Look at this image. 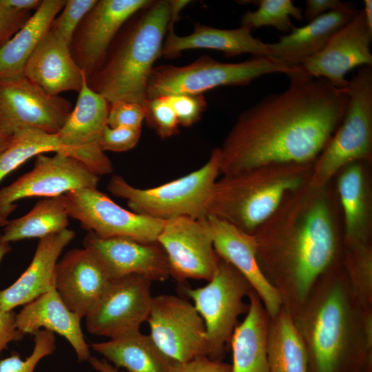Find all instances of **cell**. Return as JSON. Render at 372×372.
Segmentation results:
<instances>
[{
    "label": "cell",
    "instance_id": "603a6c76",
    "mask_svg": "<svg viewBox=\"0 0 372 372\" xmlns=\"http://www.w3.org/2000/svg\"><path fill=\"white\" fill-rule=\"evenodd\" d=\"M74 237L75 232L67 228L40 238L28 268L13 284L0 290V307L5 311L13 310L54 289L59 258Z\"/></svg>",
    "mask_w": 372,
    "mask_h": 372
},
{
    "label": "cell",
    "instance_id": "8fae6325",
    "mask_svg": "<svg viewBox=\"0 0 372 372\" xmlns=\"http://www.w3.org/2000/svg\"><path fill=\"white\" fill-rule=\"evenodd\" d=\"M72 110L70 101L48 94L24 76L0 80V132L6 136L24 128L56 134Z\"/></svg>",
    "mask_w": 372,
    "mask_h": 372
},
{
    "label": "cell",
    "instance_id": "8d00e7d4",
    "mask_svg": "<svg viewBox=\"0 0 372 372\" xmlns=\"http://www.w3.org/2000/svg\"><path fill=\"white\" fill-rule=\"evenodd\" d=\"M144 110L145 120L161 138L178 133L179 123L176 116L164 96L147 99Z\"/></svg>",
    "mask_w": 372,
    "mask_h": 372
},
{
    "label": "cell",
    "instance_id": "3957f363",
    "mask_svg": "<svg viewBox=\"0 0 372 372\" xmlns=\"http://www.w3.org/2000/svg\"><path fill=\"white\" fill-rule=\"evenodd\" d=\"M174 13L170 0H150L121 27L88 86L108 103L126 101L143 107L147 84Z\"/></svg>",
    "mask_w": 372,
    "mask_h": 372
},
{
    "label": "cell",
    "instance_id": "ffe728a7",
    "mask_svg": "<svg viewBox=\"0 0 372 372\" xmlns=\"http://www.w3.org/2000/svg\"><path fill=\"white\" fill-rule=\"evenodd\" d=\"M111 280L92 251L76 248L66 252L58 261L54 288L68 308L83 318L96 305Z\"/></svg>",
    "mask_w": 372,
    "mask_h": 372
},
{
    "label": "cell",
    "instance_id": "5b68a950",
    "mask_svg": "<svg viewBox=\"0 0 372 372\" xmlns=\"http://www.w3.org/2000/svg\"><path fill=\"white\" fill-rule=\"evenodd\" d=\"M341 266L327 273L328 285L308 302L295 325L305 343L309 372H362L371 364L351 347V313Z\"/></svg>",
    "mask_w": 372,
    "mask_h": 372
},
{
    "label": "cell",
    "instance_id": "4dcf8cb0",
    "mask_svg": "<svg viewBox=\"0 0 372 372\" xmlns=\"http://www.w3.org/2000/svg\"><path fill=\"white\" fill-rule=\"evenodd\" d=\"M266 351L269 372H309L305 343L285 309L269 317Z\"/></svg>",
    "mask_w": 372,
    "mask_h": 372
},
{
    "label": "cell",
    "instance_id": "f1b7e54d",
    "mask_svg": "<svg viewBox=\"0 0 372 372\" xmlns=\"http://www.w3.org/2000/svg\"><path fill=\"white\" fill-rule=\"evenodd\" d=\"M66 0H43L40 8L0 47V80L23 76L25 65Z\"/></svg>",
    "mask_w": 372,
    "mask_h": 372
},
{
    "label": "cell",
    "instance_id": "7a4b0ae2",
    "mask_svg": "<svg viewBox=\"0 0 372 372\" xmlns=\"http://www.w3.org/2000/svg\"><path fill=\"white\" fill-rule=\"evenodd\" d=\"M253 234L259 265L282 300L305 304L320 278L342 265L343 222L333 180L289 193Z\"/></svg>",
    "mask_w": 372,
    "mask_h": 372
},
{
    "label": "cell",
    "instance_id": "7dc6e473",
    "mask_svg": "<svg viewBox=\"0 0 372 372\" xmlns=\"http://www.w3.org/2000/svg\"><path fill=\"white\" fill-rule=\"evenodd\" d=\"M362 331L364 338V342H362L363 349L366 355L372 359V313L369 309H366L362 319Z\"/></svg>",
    "mask_w": 372,
    "mask_h": 372
},
{
    "label": "cell",
    "instance_id": "7402d4cb",
    "mask_svg": "<svg viewBox=\"0 0 372 372\" xmlns=\"http://www.w3.org/2000/svg\"><path fill=\"white\" fill-rule=\"evenodd\" d=\"M371 163L352 162L333 178L340 204L344 245L370 243L372 233Z\"/></svg>",
    "mask_w": 372,
    "mask_h": 372
},
{
    "label": "cell",
    "instance_id": "484cf974",
    "mask_svg": "<svg viewBox=\"0 0 372 372\" xmlns=\"http://www.w3.org/2000/svg\"><path fill=\"white\" fill-rule=\"evenodd\" d=\"M81 319L68 308L54 288L23 305L17 314L16 324L24 335L45 329L64 337L82 362L91 355L81 327Z\"/></svg>",
    "mask_w": 372,
    "mask_h": 372
},
{
    "label": "cell",
    "instance_id": "d4e9b609",
    "mask_svg": "<svg viewBox=\"0 0 372 372\" xmlns=\"http://www.w3.org/2000/svg\"><path fill=\"white\" fill-rule=\"evenodd\" d=\"M176 21L172 19L165 35L161 56L176 58L184 50L209 49L220 51L227 56L251 54L254 56H268L267 43L251 34V29L240 25L235 29H220L196 23L192 33L178 36L174 30Z\"/></svg>",
    "mask_w": 372,
    "mask_h": 372
},
{
    "label": "cell",
    "instance_id": "2e32d148",
    "mask_svg": "<svg viewBox=\"0 0 372 372\" xmlns=\"http://www.w3.org/2000/svg\"><path fill=\"white\" fill-rule=\"evenodd\" d=\"M108 102L88 86L86 79L65 124L56 134L72 157L86 165L96 175L111 174V161L102 150L100 140L107 125Z\"/></svg>",
    "mask_w": 372,
    "mask_h": 372
},
{
    "label": "cell",
    "instance_id": "277c9868",
    "mask_svg": "<svg viewBox=\"0 0 372 372\" xmlns=\"http://www.w3.org/2000/svg\"><path fill=\"white\" fill-rule=\"evenodd\" d=\"M313 166L269 165L223 175L214 185L207 216L253 234L289 193L309 182Z\"/></svg>",
    "mask_w": 372,
    "mask_h": 372
},
{
    "label": "cell",
    "instance_id": "816d5d0a",
    "mask_svg": "<svg viewBox=\"0 0 372 372\" xmlns=\"http://www.w3.org/2000/svg\"><path fill=\"white\" fill-rule=\"evenodd\" d=\"M11 250L10 244L8 242H0V263L3 257Z\"/></svg>",
    "mask_w": 372,
    "mask_h": 372
},
{
    "label": "cell",
    "instance_id": "f6af8a7d",
    "mask_svg": "<svg viewBox=\"0 0 372 372\" xmlns=\"http://www.w3.org/2000/svg\"><path fill=\"white\" fill-rule=\"evenodd\" d=\"M344 4L339 0H307L304 17L310 21L328 12L339 9Z\"/></svg>",
    "mask_w": 372,
    "mask_h": 372
},
{
    "label": "cell",
    "instance_id": "52a82bcc",
    "mask_svg": "<svg viewBox=\"0 0 372 372\" xmlns=\"http://www.w3.org/2000/svg\"><path fill=\"white\" fill-rule=\"evenodd\" d=\"M343 118L314 163L309 183L322 186L355 161L372 163V66L360 67L347 87Z\"/></svg>",
    "mask_w": 372,
    "mask_h": 372
},
{
    "label": "cell",
    "instance_id": "1f68e13d",
    "mask_svg": "<svg viewBox=\"0 0 372 372\" xmlns=\"http://www.w3.org/2000/svg\"><path fill=\"white\" fill-rule=\"evenodd\" d=\"M69 215L63 196L45 198L38 201L25 215L8 221L1 231L0 242L26 238H42L67 229Z\"/></svg>",
    "mask_w": 372,
    "mask_h": 372
},
{
    "label": "cell",
    "instance_id": "8992f818",
    "mask_svg": "<svg viewBox=\"0 0 372 372\" xmlns=\"http://www.w3.org/2000/svg\"><path fill=\"white\" fill-rule=\"evenodd\" d=\"M220 173L219 148H214L205 164L180 178L157 187L140 189L114 175L107 189L114 196L127 200L132 211L167 220L179 216L202 220Z\"/></svg>",
    "mask_w": 372,
    "mask_h": 372
},
{
    "label": "cell",
    "instance_id": "ac0fdd59",
    "mask_svg": "<svg viewBox=\"0 0 372 372\" xmlns=\"http://www.w3.org/2000/svg\"><path fill=\"white\" fill-rule=\"evenodd\" d=\"M372 32L365 22L362 9L337 30L324 48L298 65L309 75L322 78L333 87L346 89L345 75L356 67L372 66Z\"/></svg>",
    "mask_w": 372,
    "mask_h": 372
},
{
    "label": "cell",
    "instance_id": "836d02e7",
    "mask_svg": "<svg viewBox=\"0 0 372 372\" xmlns=\"http://www.w3.org/2000/svg\"><path fill=\"white\" fill-rule=\"evenodd\" d=\"M342 267L354 298L369 309L372 301V247L370 243L344 245Z\"/></svg>",
    "mask_w": 372,
    "mask_h": 372
},
{
    "label": "cell",
    "instance_id": "83f0119b",
    "mask_svg": "<svg viewBox=\"0 0 372 372\" xmlns=\"http://www.w3.org/2000/svg\"><path fill=\"white\" fill-rule=\"evenodd\" d=\"M248 297L247 315L235 328L230 343L231 372H269L266 351L269 316L254 290Z\"/></svg>",
    "mask_w": 372,
    "mask_h": 372
},
{
    "label": "cell",
    "instance_id": "f5cc1de1",
    "mask_svg": "<svg viewBox=\"0 0 372 372\" xmlns=\"http://www.w3.org/2000/svg\"><path fill=\"white\" fill-rule=\"evenodd\" d=\"M1 231L0 230V239H1Z\"/></svg>",
    "mask_w": 372,
    "mask_h": 372
},
{
    "label": "cell",
    "instance_id": "9a60e30c",
    "mask_svg": "<svg viewBox=\"0 0 372 372\" xmlns=\"http://www.w3.org/2000/svg\"><path fill=\"white\" fill-rule=\"evenodd\" d=\"M151 283L149 279L136 274L112 279L85 317L87 331L110 339L138 331L149 316L153 298Z\"/></svg>",
    "mask_w": 372,
    "mask_h": 372
},
{
    "label": "cell",
    "instance_id": "f35d334b",
    "mask_svg": "<svg viewBox=\"0 0 372 372\" xmlns=\"http://www.w3.org/2000/svg\"><path fill=\"white\" fill-rule=\"evenodd\" d=\"M173 109L179 125L189 127L201 118L207 104L203 94H172L164 96Z\"/></svg>",
    "mask_w": 372,
    "mask_h": 372
},
{
    "label": "cell",
    "instance_id": "ba28073f",
    "mask_svg": "<svg viewBox=\"0 0 372 372\" xmlns=\"http://www.w3.org/2000/svg\"><path fill=\"white\" fill-rule=\"evenodd\" d=\"M287 66L269 56H254L239 63H223L204 55L192 63L153 68L147 84V98L172 94H203L221 86H244L272 73L289 74Z\"/></svg>",
    "mask_w": 372,
    "mask_h": 372
},
{
    "label": "cell",
    "instance_id": "6da1fadb",
    "mask_svg": "<svg viewBox=\"0 0 372 372\" xmlns=\"http://www.w3.org/2000/svg\"><path fill=\"white\" fill-rule=\"evenodd\" d=\"M289 87L244 110L220 152V173L234 174L282 164H314L340 124L349 96L298 65Z\"/></svg>",
    "mask_w": 372,
    "mask_h": 372
},
{
    "label": "cell",
    "instance_id": "bcb514c9",
    "mask_svg": "<svg viewBox=\"0 0 372 372\" xmlns=\"http://www.w3.org/2000/svg\"><path fill=\"white\" fill-rule=\"evenodd\" d=\"M43 0H0L4 7L16 12H30L38 10Z\"/></svg>",
    "mask_w": 372,
    "mask_h": 372
},
{
    "label": "cell",
    "instance_id": "f907efd6",
    "mask_svg": "<svg viewBox=\"0 0 372 372\" xmlns=\"http://www.w3.org/2000/svg\"><path fill=\"white\" fill-rule=\"evenodd\" d=\"M12 137H8L0 132V153L6 149L10 145Z\"/></svg>",
    "mask_w": 372,
    "mask_h": 372
},
{
    "label": "cell",
    "instance_id": "e575fe53",
    "mask_svg": "<svg viewBox=\"0 0 372 372\" xmlns=\"http://www.w3.org/2000/svg\"><path fill=\"white\" fill-rule=\"evenodd\" d=\"M258 9L245 12L240 25L253 28L263 26L273 27L278 31L289 32L294 26L290 17L301 20L302 10L296 6L291 0H260Z\"/></svg>",
    "mask_w": 372,
    "mask_h": 372
},
{
    "label": "cell",
    "instance_id": "cb8c5ba5",
    "mask_svg": "<svg viewBox=\"0 0 372 372\" xmlns=\"http://www.w3.org/2000/svg\"><path fill=\"white\" fill-rule=\"evenodd\" d=\"M23 76L54 96L66 91L79 92L85 79L69 44L50 29L28 59Z\"/></svg>",
    "mask_w": 372,
    "mask_h": 372
},
{
    "label": "cell",
    "instance_id": "5bb4252c",
    "mask_svg": "<svg viewBox=\"0 0 372 372\" xmlns=\"http://www.w3.org/2000/svg\"><path fill=\"white\" fill-rule=\"evenodd\" d=\"M157 242L167 256L170 276L180 283L188 279L209 281L219 266L220 258L207 218L179 216L165 220Z\"/></svg>",
    "mask_w": 372,
    "mask_h": 372
},
{
    "label": "cell",
    "instance_id": "7c38bea8",
    "mask_svg": "<svg viewBox=\"0 0 372 372\" xmlns=\"http://www.w3.org/2000/svg\"><path fill=\"white\" fill-rule=\"evenodd\" d=\"M33 168L0 189V216L8 220L18 200L55 197L85 188H97L99 176L80 160L63 152L35 156Z\"/></svg>",
    "mask_w": 372,
    "mask_h": 372
},
{
    "label": "cell",
    "instance_id": "30bf717a",
    "mask_svg": "<svg viewBox=\"0 0 372 372\" xmlns=\"http://www.w3.org/2000/svg\"><path fill=\"white\" fill-rule=\"evenodd\" d=\"M70 218L102 238L125 236L143 243L157 242L161 220L128 211L97 188H85L63 195Z\"/></svg>",
    "mask_w": 372,
    "mask_h": 372
},
{
    "label": "cell",
    "instance_id": "ab89813d",
    "mask_svg": "<svg viewBox=\"0 0 372 372\" xmlns=\"http://www.w3.org/2000/svg\"><path fill=\"white\" fill-rule=\"evenodd\" d=\"M144 107L135 103L115 101L110 103L107 125L110 127L142 128Z\"/></svg>",
    "mask_w": 372,
    "mask_h": 372
},
{
    "label": "cell",
    "instance_id": "d6986e66",
    "mask_svg": "<svg viewBox=\"0 0 372 372\" xmlns=\"http://www.w3.org/2000/svg\"><path fill=\"white\" fill-rule=\"evenodd\" d=\"M104 265L112 279L136 274L152 281L169 275L167 256L158 243H143L125 236L102 238L88 231L83 240Z\"/></svg>",
    "mask_w": 372,
    "mask_h": 372
},
{
    "label": "cell",
    "instance_id": "d6a6232c",
    "mask_svg": "<svg viewBox=\"0 0 372 372\" xmlns=\"http://www.w3.org/2000/svg\"><path fill=\"white\" fill-rule=\"evenodd\" d=\"M48 152H63L71 156L56 134L35 128L19 130L13 135L8 147L0 153V182L29 158ZM8 221L0 216V227H5Z\"/></svg>",
    "mask_w": 372,
    "mask_h": 372
},
{
    "label": "cell",
    "instance_id": "4316f807",
    "mask_svg": "<svg viewBox=\"0 0 372 372\" xmlns=\"http://www.w3.org/2000/svg\"><path fill=\"white\" fill-rule=\"evenodd\" d=\"M358 10L345 3L300 28H293L276 43H267L268 56L293 67L320 52L332 35L350 21Z\"/></svg>",
    "mask_w": 372,
    "mask_h": 372
},
{
    "label": "cell",
    "instance_id": "74e56055",
    "mask_svg": "<svg viewBox=\"0 0 372 372\" xmlns=\"http://www.w3.org/2000/svg\"><path fill=\"white\" fill-rule=\"evenodd\" d=\"M96 1L97 0H67L62 12L54 19L50 29L70 45L77 26Z\"/></svg>",
    "mask_w": 372,
    "mask_h": 372
},
{
    "label": "cell",
    "instance_id": "ee69618b",
    "mask_svg": "<svg viewBox=\"0 0 372 372\" xmlns=\"http://www.w3.org/2000/svg\"><path fill=\"white\" fill-rule=\"evenodd\" d=\"M16 317L13 310L5 311L0 307V356L10 342L20 341L25 335L17 327Z\"/></svg>",
    "mask_w": 372,
    "mask_h": 372
},
{
    "label": "cell",
    "instance_id": "7bdbcfd3",
    "mask_svg": "<svg viewBox=\"0 0 372 372\" xmlns=\"http://www.w3.org/2000/svg\"><path fill=\"white\" fill-rule=\"evenodd\" d=\"M231 364L206 355L196 357L185 362H176L170 372H231Z\"/></svg>",
    "mask_w": 372,
    "mask_h": 372
},
{
    "label": "cell",
    "instance_id": "f546056e",
    "mask_svg": "<svg viewBox=\"0 0 372 372\" xmlns=\"http://www.w3.org/2000/svg\"><path fill=\"white\" fill-rule=\"evenodd\" d=\"M117 369L127 372H170L174 362L156 346L150 335L140 331L91 344Z\"/></svg>",
    "mask_w": 372,
    "mask_h": 372
},
{
    "label": "cell",
    "instance_id": "4fadbf2b",
    "mask_svg": "<svg viewBox=\"0 0 372 372\" xmlns=\"http://www.w3.org/2000/svg\"><path fill=\"white\" fill-rule=\"evenodd\" d=\"M147 321L154 343L174 362L207 356L204 321L185 298L167 294L153 297Z\"/></svg>",
    "mask_w": 372,
    "mask_h": 372
},
{
    "label": "cell",
    "instance_id": "44dd1931",
    "mask_svg": "<svg viewBox=\"0 0 372 372\" xmlns=\"http://www.w3.org/2000/svg\"><path fill=\"white\" fill-rule=\"evenodd\" d=\"M207 220L218 256L231 264L246 278L260 298L269 316H276L282 308V298L259 265L254 234L212 216H207Z\"/></svg>",
    "mask_w": 372,
    "mask_h": 372
},
{
    "label": "cell",
    "instance_id": "9c48e42d",
    "mask_svg": "<svg viewBox=\"0 0 372 372\" xmlns=\"http://www.w3.org/2000/svg\"><path fill=\"white\" fill-rule=\"evenodd\" d=\"M184 290L204 321L207 357L222 360L230 347L239 316L249 309L244 298L252 287L234 267L220 258L216 271L206 285Z\"/></svg>",
    "mask_w": 372,
    "mask_h": 372
},
{
    "label": "cell",
    "instance_id": "681fc988",
    "mask_svg": "<svg viewBox=\"0 0 372 372\" xmlns=\"http://www.w3.org/2000/svg\"><path fill=\"white\" fill-rule=\"evenodd\" d=\"M364 19L368 29L372 32V1L364 0L362 8Z\"/></svg>",
    "mask_w": 372,
    "mask_h": 372
},
{
    "label": "cell",
    "instance_id": "e0dca14e",
    "mask_svg": "<svg viewBox=\"0 0 372 372\" xmlns=\"http://www.w3.org/2000/svg\"><path fill=\"white\" fill-rule=\"evenodd\" d=\"M150 0H97L77 26L70 44L87 80L97 70L123 24Z\"/></svg>",
    "mask_w": 372,
    "mask_h": 372
},
{
    "label": "cell",
    "instance_id": "c3c4849f",
    "mask_svg": "<svg viewBox=\"0 0 372 372\" xmlns=\"http://www.w3.org/2000/svg\"><path fill=\"white\" fill-rule=\"evenodd\" d=\"M88 361L91 366L99 372H119L118 369L112 365L105 359H99L96 357L90 356ZM125 372V371H123Z\"/></svg>",
    "mask_w": 372,
    "mask_h": 372
},
{
    "label": "cell",
    "instance_id": "60d3db41",
    "mask_svg": "<svg viewBox=\"0 0 372 372\" xmlns=\"http://www.w3.org/2000/svg\"><path fill=\"white\" fill-rule=\"evenodd\" d=\"M142 128L110 127L106 125L102 132L100 146L103 152H122L134 148L138 143Z\"/></svg>",
    "mask_w": 372,
    "mask_h": 372
},
{
    "label": "cell",
    "instance_id": "b9f144b4",
    "mask_svg": "<svg viewBox=\"0 0 372 372\" xmlns=\"http://www.w3.org/2000/svg\"><path fill=\"white\" fill-rule=\"evenodd\" d=\"M31 15L30 12H16L0 3V47L14 36Z\"/></svg>",
    "mask_w": 372,
    "mask_h": 372
},
{
    "label": "cell",
    "instance_id": "d590c367",
    "mask_svg": "<svg viewBox=\"0 0 372 372\" xmlns=\"http://www.w3.org/2000/svg\"><path fill=\"white\" fill-rule=\"evenodd\" d=\"M34 348L32 353L23 360L18 353L0 360V372H34L38 363L52 354L56 349L54 333L40 329L34 334Z\"/></svg>",
    "mask_w": 372,
    "mask_h": 372
}]
</instances>
